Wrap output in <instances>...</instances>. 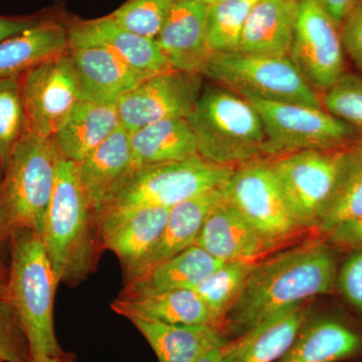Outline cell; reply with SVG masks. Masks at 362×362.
<instances>
[{
	"label": "cell",
	"instance_id": "cell-40",
	"mask_svg": "<svg viewBox=\"0 0 362 362\" xmlns=\"http://www.w3.org/2000/svg\"><path fill=\"white\" fill-rule=\"evenodd\" d=\"M52 16H54V13L49 11L26 16H0V42L40 25Z\"/></svg>",
	"mask_w": 362,
	"mask_h": 362
},
{
	"label": "cell",
	"instance_id": "cell-4",
	"mask_svg": "<svg viewBox=\"0 0 362 362\" xmlns=\"http://www.w3.org/2000/svg\"><path fill=\"white\" fill-rule=\"evenodd\" d=\"M197 137L199 156L221 165L238 166L265 158V129L247 100L216 83L204 85L187 117Z\"/></svg>",
	"mask_w": 362,
	"mask_h": 362
},
{
	"label": "cell",
	"instance_id": "cell-15",
	"mask_svg": "<svg viewBox=\"0 0 362 362\" xmlns=\"http://www.w3.org/2000/svg\"><path fill=\"white\" fill-rule=\"evenodd\" d=\"M280 362H362V318L313 312Z\"/></svg>",
	"mask_w": 362,
	"mask_h": 362
},
{
	"label": "cell",
	"instance_id": "cell-20",
	"mask_svg": "<svg viewBox=\"0 0 362 362\" xmlns=\"http://www.w3.org/2000/svg\"><path fill=\"white\" fill-rule=\"evenodd\" d=\"M195 245L223 262L259 261V257L277 247L263 237L225 197L207 214Z\"/></svg>",
	"mask_w": 362,
	"mask_h": 362
},
{
	"label": "cell",
	"instance_id": "cell-33",
	"mask_svg": "<svg viewBox=\"0 0 362 362\" xmlns=\"http://www.w3.org/2000/svg\"><path fill=\"white\" fill-rule=\"evenodd\" d=\"M21 76L0 78V180L26 132Z\"/></svg>",
	"mask_w": 362,
	"mask_h": 362
},
{
	"label": "cell",
	"instance_id": "cell-38",
	"mask_svg": "<svg viewBox=\"0 0 362 362\" xmlns=\"http://www.w3.org/2000/svg\"><path fill=\"white\" fill-rule=\"evenodd\" d=\"M344 52L362 73V0L347 13L340 25Z\"/></svg>",
	"mask_w": 362,
	"mask_h": 362
},
{
	"label": "cell",
	"instance_id": "cell-43",
	"mask_svg": "<svg viewBox=\"0 0 362 362\" xmlns=\"http://www.w3.org/2000/svg\"><path fill=\"white\" fill-rule=\"evenodd\" d=\"M30 362H76V357L70 352L64 351L59 356L33 357Z\"/></svg>",
	"mask_w": 362,
	"mask_h": 362
},
{
	"label": "cell",
	"instance_id": "cell-1",
	"mask_svg": "<svg viewBox=\"0 0 362 362\" xmlns=\"http://www.w3.org/2000/svg\"><path fill=\"white\" fill-rule=\"evenodd\" d=\"M339 250L313 239L259 261L223 323L233 338L286 307L337 294Z\"/></svg>",
	"mask_w": 362,
	"mask_h": 362
},
{
	"label": "cell",
	"instance_id": "cell-35",
	"mask_svg": "<svg viewBox=\"0 0 362 362\" xmlns=\"http://www.w3.org/2000/svg\"><path fill=\"white\" fill-rule=\"evenodd\" d=\"M324 110L362 131V77L354 74H343L341 78L324 92L321 99Z\"/></svg>",
	"mask_w": 362,
	"mask_h": 362
},
{
	"label": "cell",
	"instance_id": "cell-44",
	"mask_svg": "<svg viewBox=\"0 0 362 362\" xmlns=\"http://www.w3.org/2000/svg\"><path fill=\"white\" fill-rule=\"evenodd\" d=\"M197 362H223V356H221V347L209 350L201 358L197 359Z\"/></svg>",
	"mask_w": 362,
	"mask_h": 362
},
{
	"label": "cell",
	"instance_id": "cell-30",
	"mask_svg": "<svg viewBox=\"0 0 362 362\" xmlns=\"http://www.w3.org/2000/svg\"><path fill=\"white\" fill-rule=\"evenodd\" d=\"M258 263L259 261L225 262L218 270L192 288L206 303L221 330L226 315Z\"/></svg>",
	"mask_w": 362,
	"mask_h": 362
},
{
	"label": "cell",
	"instance_id": "cell-29",
	"mask_svg": "<svg viewBox=\"0 0 362 362\" xmlns=\"http://www.w3.org/2000/svg\"><path fill=\"white\" fill-rule=\"evenodd\" d=\"M223 187L209 190L171 207L168 223L158 244L144 259L133 277L145 269L194 246L207 214L223 199Z\"/></svg>",
	"mask_w": 362,
	"mask_h": 362
},
{
	"label": "cell",
	"instance_id": "cell-28",
	"mask_svg": "<svg viewBox=\"0 0 362 362\" xmlns=\"http://www.w3.org/2000/svg\"><path fill=\"white\" fill-rule=\"evenodd\" d=\"M133 168L185 160L199 156L197 137L187 119H168L130 133Z\"/></svg>",
	"mask_w": 362,
	"mask_h": 362
},
{
	"label": "cell",
	"instance_id": "cell-37",
	"mask_svg": "<svg viewBox=\"0 0 362 362\" xmlns=\"http://www.w3.org/2000/svg\"><path fill=\"white\" fill-rule=\"evenodd\" d=\"M337 294L362 318V250L347 252L340 263Z\"/></svg>",
	"mask_w": 362,
	"mask_h": 362
},
{
	"label": "cell",
	"instance_id": "cell-16",
	"mask_svg": "<svg viewBox=\"0 0 362 362\" xmlns=\"http://www.w3.org/2000/svg\"><path fill=\"white\" fill-rule=\"evenodd\" d=\"M68 21L70 49L101 47L149 76L173 71L156 40L141 37L119 25L113 16Z\"/></svg>",
	"mask_w": 362,
	"mask_h": 362
},
{
	"label": "cell",
	"instance_id": "cell-46",
	"mask_svg": "<svg viewBox=\"0 0 362 362\" xmlns=\"http://www.w3.org/2000/svg\"><path fill=\"white\" fill-rule=\"evenodd\" d=\"M6 275L7 272L0 268V297L6 298Z\"/></svg>",
	"mask_w": 362,
	"mask_h": 362
},
{
	"label": "cell",
	"instance_id": "cell-21",
	"mask_svg": "<svg viewBox=\"0 0 362 362\" xmlns=\"http://www.w3.org/2000/svg\"><path fill=\"white\" fill-rule=\"evenodd\" d=\"M299 0H258L243 32L239 52L264 57L290 56Z\"/></svg>",
	"mask_w": 362,
	"mask_h": 362
},
{
	"label": "cell",
	"instance_id": "cell-41",
	"mask_svg": "<svg viewBox=\"0 0 362 362\" xmlns=\"http://www.w3.org/2000/svg\"><path fill=\"white\" fill-rule=\"evenodd\" d=\"M324 11H326L337 25H341L343 20L347 13L356 6L358 0H315Z\"/></svg>",
	"mask_w": 362,
	"mask_h": 362
},
{
	"label": "cell",
	"instance_id": "cell-36",
	"mask_svg": "<svg viewBox=\"0 0 362 362\" xmlns=\"http://www.w3.org/2000/svg\"><path fill=\"white\" fill-rule=\"evenodd\" d=\"M0 361H32V351L25 329L4 297H0Z\"/></svg>",
	"mask_w": 362,
	"mask_h": 362
},
{
	"label": "cell",
	"instance_id": "cell-18",
	"mask_svg": "<svg viewBox=\"0 0 362 362\" xmlns=\"http://www.w3.org/2000/svg\"><path fill=\"white\" fill-rule=\"evenodd\" d=\"M313 300L286 307L221 347L223 362H274L284 356L313 314Z\"/></svg>",
	"mask_w": 362,
	"mask_h": 362
},
{
	"label": "cell",
	"instance_id": "cell-9",
	"mask_svg": "<svg viewBox=\"0 0 362 362\" xmlns=\"http://www.w3.org/2000/svg\"><path fill=\"white\" fill-rule=\"evenodd\" d=\"M261 117L266 134L265 158L304 150L349 148L358 131L323 108L306 105L249 101Z\"/></svg>",
	"mask_w": 362,
	"mask_h": 362
},
{
	"label": "cell",
	"instance_id": "cell-39",
	"mask_svg": "<svg viewBox=\"0 0 362 362\" xmlns=\"http://www.w3.org/2000/svg\"><path fill=\"white\" fill-rule=\"evenodd\" d=\"M323 238L339 251L362 250V220L337 226Z\"/></svg>",
	"mask_w": 362,
	"mask_h": 362
},
{
	"label": "cell",
	"instance_id": "cell-31",
	"mask_svg": "<svg viewBox=\"0 0 362 362\" xmlns=\"http://www.w3.org/2000/svg\"><path fill=\"white\" fill-rule=\"evenodd\" d=\"M258 0H225L206 6V42L214 54L239 52L250 11Z\"/></svg>",
	"mask_w": 362,
	"mask_h": 362
},
{
	"label": "cell",
	"instance_id": "cell-32",
	"mask_svg": "<svg viewBox=\"0 0 362 362\" xmlns=\"http://www.w3.org/2000/svg\"><path fill=\"white\" fill-rule=\"evenodd\" d=\"M359 220H362V163L351 153L317 230L324 237L337 226Z\"/></svg>",
	"mask_w": 362,
	"mask_h": 362
},
{
	"label": "cell",
	"instance_id": "cell-6",
	"mask_svg": "<svg viewBox=\"0 0 362 362\" xmlns=\"http://www.w3.org/2000/svg\"><path fill=\"white\" fill-rule=\"evenodd\" d=\"M235 166L221 165L197 156L185 160L139 166L118 185L97 214L130 207H171L223 187Z\"/></svg>",
	"mask_w": 362,
	"mask_h": 362
},
{
	"label": "cell",
	"instance_id": "cell-45",
	"mask_svg": "<svg viewBox=\"0 0 362 362\" xmlns=\"http://www.w3.org/2000/svg\"><path fill=\"white\" fill-rule=\"evenodd\" d=\"M349 149L357 160L361 161L362 163V136L361 137H357V139L349 147Z\"/></svg>",
	"mask_w": 362,
	"mask_h": 362
},
{
	"label": "cell",
	"instance_id": "cell-10",
	"mask_svg": "<svg viewBox=\"0 0 362 362\" xmlns=\"http://www.w3.org/2000/svg\"><path fill=\"white\" fill-rule=\"evenodd\" d=\"M223 189L226 201L276 246L303 230L286 202L270 158L238 166Z\"/></svg>",
	"mask_w": 362,
	"mask_h": 362
},
{
	"label": "cell",
	"instance_id": "cell-12",
	"mask_svg": "<svg viewBox=\"0 0 362 362\" xmlns=\"http://www.w3.org/2000/svg\"><path fill=\"white\" fill-rule=\"evenodd\" d=\"M289 58L316 90L325 92L345 73L340 28L315 0H299Z\"/></svg>",
	"mask_w": 362,
	"mask_h": 362
},
{
	"label": "cell",
	"instance_id": "cell-48",
	"mask_svg": "<svg viewBox=\"0 0 362 362\" xmlns=\"http://www.w3.org/2000/svg\"><path fill=\"white\" fill-rule=\"evenodd\" d=\"M0 362H1V361H0Z\"/></svg>",
	"mask_w": 362,
	"mask_h": 362
},
{
	"label": "cell",
	"instance_id": "cell-34",
	"mask_svg": "<svg viewBox=\"0 0 362 362\" xmlns=\"http://www.w3.org/2000/svg\"><path fill=\"white\" fill-rule=\"evenodd\" d=\"M175 0H127L111 16L126 30L156 40Z\"/></svg>",
	"mask_w": 362,
	"mask_h": 362
},
{
	"label": "cell",
	"instance_id": "cell-42",
	"mask_svg": "<svg viewBox=\"0 0 362 362\" xmlns=\"http://www.w3.org/2000/svg\"><path fill=\"white\" fill-rule=\"evenodd\" d=\"M8 235L4 230V226H2L1 220H0V268L2 270L7 272V267L6 264V257L9 258L8 255H6V252H8Z\"/></svg>",
	"mask_w": 362,
	"mask_h": 362
},
{
	"label": "cell",
	"instance_id": "cell-26",
	"mask_svg": "<svg viewBox=\"0 0 362 362\" xmlns=\"http://www.w3.org/2000/svg\"><path fill=\"white\" fill-rule=\"evenodd\" d=\"M159 362H197L209 350L223 347L225 332L211 325H173L132 320Z\"/></svg>",
	"mask_w": 362,
	"mask_h": 362
},
{
	"label": "cell",
	"instance_id": "cell-11",
	"mask_svg": "<svg viewBox=\"0 0 362 362\" xmlns=\"http://www.w3.org/2000/svg\"><path fill=\"white\" fill-rule=\"evenodd\" d=\"M26 131L54 137L78 102V82L70 49L21 76Z\"/></svg>",
	"mask_w": 362,
	"mask_h": 362
},
{
	"label": "cell",
	"instance_id": "cell-8",
	"mask_svg": "<svg viewBox=\"0 0 362 362\" xmlns=\"http://www.w3.org/2000/svg\"><path fill=\"white\" fill-rule=\"evenodd\" d=\"M350 156L349 148L304 150L270 158L286 202L303 230L318 228Z\"/></svg>",
	"mask_w": 362,
	"mask_h": 362
},
{
	"label": "cell",
	"instance_id": "cell-27",
	"mask_svg": "<svg viewBox=\"0 0 362 362\" xmlns=\"http://www.w3.org/2000/svg\"><path fill=\"white\" fill-rule=\"evenodd\" d=\"M120 126L117 107L78 101L54 140L63 158L80 163Z\"/></svg>",
	"mask_w": 362,
	"mask_h": 362
},
{
	"label": "cell",
	"instance_id": "cell-7",
	"mask_svg": "<svg viewBox=\"0 0 362 362\" xmlns=\"http://www.w3.org/2000/svg\"><path fill=\"white\" fill-rule=\"evenodd\" d=\"M202 75L247 101L306 105L323 108L317 90L307 83L289 57L214 54Z\"/></svg>",
	"mask_w": 362,
	"mask_h": 362
},
{
	"label": "cell",
	"instance_id": "cell-23",
	"mask_svg": "<svg viewBox=\"0 0 362 362\" xmlns=\"http://www.w3.org/2000/svg\"><path fill=\"white\" fill-rule=\"evenodd\" d=\"M223 263L225 262L214 258L202 247L194 245L125 281L119 296H139L171 290L192 289Z\"/></svg>",
	"mask_w": 362,
	"mask_h": 362
},
{
	"label": "cell",
	"instance_id": "cell-13",
	"mask_svg": "<svg viewBox=\"0 0 362 362\" xmlns=\"http://www.w3.org/2000/svg\"><path fill=\"white\" fill-rule=\"evenodd\" d=\"M202 76L173 70L146 78L117 105L121 126L132 133L159 121L187 118L204 87Z\"/></svg>",
	"mask_w": 362,
	"mask_h": 362
},
{
	"label": "cell",
	"instance_id": "cell-19",
	"mask_svg": "<svg viewBox=\"0 0 362 362\" xmlns=\"http://www.w3.org/2000/svg\"><path fill=\"white\" fill-rule=\"evenodd\" d=\"M206 6L202 0H175L156 42L173 70L201 74L214 52L206 42Z\"/></svg>",
	"mask_w": 362,
	"mask_h": 362
},
{
	"label": "cell",
	"instance_id": "cell-14",
	"mask_svg": "<svg viewBox=\"0 0 362 362\" xmlns=\"http://www.w3.org/2000/svg\"><path fill=\"white\" fill-rule=\"evenodd\" d=\"M168 207L140 206L97 214L100 250L115 254L129 280L158 244L168 223Z\"/></svg>",
	"mask_w": 362,
	"mask_h": 362
},
{
	"label": "cell",
	"instance_id": "cell-17",
	"mask_svg": "<svg viewBox=\"0 0 362 362\" xmlns=\"http://www.w3.org/2000/svg\"><path fill=\"white\" fill-rule=\"evenodd\" d=\"M78 82V101L117 107L131 90L151 77L101 47L70 49Z\"/></svg>",
	"mask_w": 362,
	"mask_h": 362
},
{
	"label": "cell",
	"instance_id": "cell-5",
	"mask_svg": "<svg viewBox=\"0 0 362 362\" xmlns=\"http://www.w3.org/2000/svg\"><path fill=\"white\" fill-rule=\"evenodd\" d=\"M61 154L54 137L26 132L0 180V220L7 235L28 228L42 235Z\"/></svg>",
	"mask_w": 362,
	"mask_h": 362
},
{
	"label": "cell",
	"instance_id": "cell-3",
	"mask_svg": "<svg viewBox=\"0 0 362 362\" xmlns=\"http://www.w3.org/2000/svg\"><path fill=\"white\" fill-rule=\"evenodd\" d=\"M6 299L20 319L33 357L63 354L54 324L59 283L42 235L18 228L9 235Z\"/></svg>",
	"mask_w": 362,
	"mask_h": 362
},
{
	"label": "cell",
	"instance_id": "cell-2",
	"mask_svg": "<svg viewBox=\"0 0 362 362\" xmlns=\"http://www.w3.org/2000/svg\"><path fill=\"white\" fill-rule=\"evenodd\" d=\"M59 284L75 287L96 269V213L78 180L77 163L61 157L42 233Z\"/></svg>",
	"mask_w": 362,
	"mask_h": 362
},
{
	"label": "cell",
	"instance_id": "cell-25",
	"mask_svg": "<svg viewBox=\"0 0 362 362\" xmlns=\"http://www.w3.org/2000/svg\"><path fill=\"white\" fill-rule=\"evenodd\" d=\"M69 49L68 21L54 14L40 25L0 42V78L23 75Z\"/></svg>",
	"mask_w": 362,
	"mask_h": 362
},
{
	"label": "cell",
	"instance_id": "cell-47",
	"mask_svg": "<svg viewBox=\"0 0 362 362\" xmlns=\"http://www.w3.org/2000/svg\"><path fill=\"white\" fill-rule=\"evenodd\" d=\"M206 4V6L209 4H216V2L225 1V0H202Z\"/></svg>",
	"mask_w": 362,
	"mask_h": 362
},
{
	"label": "cell",
	"instance_id": "cell-22",
	"mask_svg": "<svg viewBox=\"0 0 362 362\" xmlns=\"http://www.w3.org/2000/svg\"><path fill=\"white\" fill-rule=\"evenodd\" d=\"M111 309L129 321L142 320L173 325H211L220 328L206 303L192 289L171 290L139 296H118L112 301Z\"/></svg>",
	"mask_w": 362,
	"mask_h": 362
},
{
	"label": "cell",
	"instance_id": "cell-24",
	"mask_svg": "<svg viewBox=\"0 0 362 362\" xmlns=\"http://www.w3.org/2000/svg\"><path fill=\"white\" fill-rule=\"evenodd\" d=\"M132 169L130 133L122 126L77 163L78 180L95 213Z\"/></svg>",
	"mask_w": 362,
	"mask_h": 362
}]
</instances>
